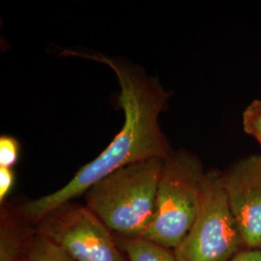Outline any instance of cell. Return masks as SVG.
Segmentation results:
<instances>
[{
    "label": "cell",
    "mask_w": 261,
    "mask_h": 261,
    "mask_svg": "<svg viewBox=\"0 0 261 261\" xmlns=\"http://www.w3.org/2000/svg\"><path fill=\"white\" fill-rule=\"evenodd\" d=\"M164 161L149 159L112 172L86 192V206L111 231L141 238L155 216Z\"/></svg>",
    "instance_id": "2"
},
{
    "label": "cell",
    "mask_w": 261,
    "mask_h": 261,
    "mask_svg": "<svg viewBox=\"0 0 261 261\" xmlns=\"http://www.w3.org/2000/svg\"><path fill=\"white\" fill-rule=\"evenodd\" d=\"M122 247L128 261H178L172 250L143 238H124Z\"/></svg>",
    "instance_id": "7"
},
{
    "label": "cell",
    "mask_w": 261,
    "mask_h": 261,
    "mask_svg": "<svg viewBox=\"0 0 261 261\" xmlns=\"http://www.w3.org/2000/svg\"><path fill=\"white\" fill-rule=\"evenodd\" d=\"M27 256L36 261H75L56 244L40 233L32 238Z\"/></svg>",
    "instance_id": "8"
},
{
    "label": "cell",
    "mask_w": 261,
    "mask_h": 261,
    "mask_svg": "<svg viewBox=\"0 0 261 261\" xmlns=\"http://www.w3.org/2000/svg\"><path fill=\"white\" fill-rule=\"evenodd\" d=\"M15 182V172L13 168H0V201L1 203L9 195Z\"/></svg>",
    "instance_id": "12"
},
{
    "label": "cell",
    "mask_w": 261,
    "mask_h": 261,
    "mask_svg": "<svg viewBox=\"0 0 261 261\" xmlns=\"http://www.w3.org/2000/svg\"><path fill=\"white\" fill-rule=\"evenodd\" d=\"M109 66L117 76L119 103L124 112L120 132L103 152L81 168L65 186L25 203L21 214L33 223L40 222L53 211L70 202L112 172L145 160L168 158L172 152L159 124L168 95L158 82L136 72L118 60L100 55L72 53Z\"/></svg>",
    "instance_id": "1"
},
{
    "label": "cell",
    "mask_w": 261,
    "mask_h": 261,
    "mask_svg": "<svg viewBox=\"0 0 261 261\" xmlns=\"http://www.w3.org/2000/svg\"><path fill=\"white\" fill-rule=\"evenodd\" d=\"M20 261H36L34 260V259H32V258H30V257H28V256H24V257H22L21 259H20Z\"/></svg>",
    "instance_id": "14"
},
{
    "label": "cell",
    "mask_w": 261,
    "mask_h": 261,
    "mask_svg": "<svg viewBox=\"0 0 261 261\" xmlns=\"http://www.w3.org/2000/svg\"><path fill=\"white\" fill-rule=\"evenodd\" d=\"M260 251H261V248H260Z\"/></svg>",
    "instance_id": "15"
},
{
    "label": "cell",
    "mask_w": 261,
    "mask_h": 261,
    "mask_svg": "<svg viewBox=\"0 0 261 261\" xmlns=\"http://www.w3.org/2000/svg\"><path fill=\"white\" fill-rule=\"evenodd\" d=\"M20 153L19 141L10 136L0 138V168H13L18 163Z\"/></svg>",
    "instance_id": "11"
},
{
    "label": "cell",
    "mask_w": 261,
    "mask_h": 261,
    "mask_svg": "<svg viewBox=\"0 0 261 261\" xmlns=\"http://www.w3.org/2000/svg\"><path fill=\"white\" fill-rule=\"evenodd\" d=\"M40 223V234L75 261H126L113 241L112 231L87 206L68 202Z\"/></svg>",
    "instance_id": "5"
},
{
    "label": "cell",
    "mask_w": 261,
    "mask_h": 261,
    "mask_svg": "<svg viewBox=\"0 0 261 261\" xmlns=\"http://www.w3.org/2000/svg\"><path fill=\"white\" fill-rule=\"evenodd\" d=\"M246 249L223 183V172L207 171L196 220L173 251L178 261H228Z\"/></svg>",
    "instance_id": "4"
},
{
    "label": "cell",
    "mask_w": 261,
    "mask_h": 261,
    "mask_svg": "<svg viewBox=\"0 0 261 261\" xmlns=\"http://www.w3.org/2000/svg\"><path fill=\"white\" fill-rule=\"evenodd\" d=\"M228 261H261L260 249H244Z\"/></svg>",
    "instance_id": "13"
},
{
    "label": "cell",
    "mask_w": 261,
    "mask_h": 261,
    "mask_svg": "<svg viewBox=\"0 0 261 261\" xmlns=\"http://www.w3.org/2000/svg\"><path fill=\"white\" fill-rule=\"evenodd\" d=\"M18 232L7 218L3 220L0 234V261H20L21 244Z\"/></svg>",
    "instance_id": "9"
},
{
    "label": "cell",
    "mask_w": 261,
    "mask_h": 261,
    "mask_svg": "<svg viewBox=\"0 0 261 261\" xmlns=\"http://www.w3.org/2000/svg\"><path fill=\"white\" fill-rule=\"evenodd\" d=\"M234 219L248 249L261 248V154L241 159L223 172Z\"/></svg>",
    "instance_id": "6"
},
{
    "label": "cell",
    "mask_w": 261,
    "mask_h": 261,
    "mask_svg": "<svg viewBox=\"0 0 261 261\" xmlns=\"http://www.w3.org/2000/svg\"><path fill=\"white\" fill-rule=\"evenodd\" d=\"M244 130L253 137L261 147V100H253L243 112Z\"/></svg>",
    "instance_id": "10"
},
{
    "label": "cell",
    "mask_w": 261,
    "mask_h": 261,
    "mask_svg": "<svg viewBox=\"0 0 261 261\" xmlns=\"http://www.w3.org/2000/svg\"><path fill=\"white\" fill-rule=\"evenodd\" d=\"M205 173L199 159L190 152L172 151L165 159L155 216L141 238L172 251L177 248L196 220Z\"/></svg>",
    "instance_id": "3"
}]
</instances>
